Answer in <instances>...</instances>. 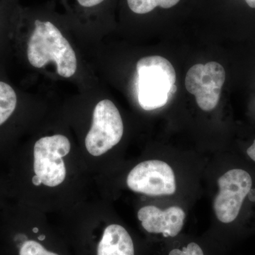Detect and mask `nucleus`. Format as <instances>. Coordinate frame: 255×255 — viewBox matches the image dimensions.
<instances>
[{"mask_svg": "<svg viewBox=\"0 0 255 255\" xmlns=\"http://www.w3.org/2000/svg\"><path fill=\"white\" fill-rule=\"evenodd\" d=\"M28 63L36 68L54 63L57 73L65 78L73 77L78 68L76 54L68 40L50 21L36 20L26 43Z\"/></svg>", "mask_w": 255, "mask_h": 255, "instance_id": "obj_1", "label": "nucleus"}, {"mask_svg": "<svg viewBox=\"0 0 255 255\" xmlns=\"http://www.w3.org/2000/svg\"><path fill=\"white\" fill-rule=\"evenodd\" d=\"M136 70L140 107L152 111L167 105L177 91L176 72L172 63L158 55L145 57L137 62Z\"/></svg>", "mask_w": 255, "mask_h": 255, "instance_id": "obj_2", "label": "nucleus"}, {"mask_svg": "<svg viewBox=\"0 0 255 255\" xmlns=\"http://www.w3.org/2000/svg\"><path fill=\"white\" fill-rule=\"evenodd\" d=\"M218 185L215 214L220 222L231 224L239 218L247 199L255 198L253 177L246 169H231L219 178Z\"/></svg>", "mask_w": 255, "mask_h": 255, "instance_id": "obj_3", "label": "nucleus"}, {"mask_svg": "<svg viewBox=\"0 0 255 255\" xmlns=\"http://www.w3.org/2000/svg\"><path fill=\"white\" fill-rule=\"evenodd\" d=\"M124 130L117 107L111 100L101 101L94 110L92 127L85 138L89 153L93 156L106 153L121 141Z\"/></svg>", "mask_w": 255, "mask_h": 255, "instance_id": "obj_4", "label": "nucleus"}, {"mask_svg": "<svg viewBox=\"0 0 255 255\" xmlns=\"http://www.w3.org/2000/svg\"><path fill=\"white\" fill-rule=\"evenodd\" d=\"M70 140L63 135L41 137L33 148V169L42 184L54 187L63 183L66 168L63 157L70 150Z\"/></svg>", "mask_w": 255, "mask_h": 255, "instance_id": "obj_5", "label": "nucleus"}, {"mask_svg": "<svg viewBox=\"0 0 255 255\" xmlns=\"http://www.w3.org/2000/svg\"><path fill=\"white\" fill-rule=\"evenodd\" d=\"M226 74L222 65L216 62L196 64L187 72L185 79L186 89L195 96L199 108L205 112L217 107Z\"/></svg>", "mask_w": 255, "mask_h": 255, "instance_id": "obj_6", "label": "nucleus"}, {"mask_svg": "<svg viewBox=\"0 0 255 255\" xmlns=\"http://www.w3.org/2000/svg\"><path fill=\"white\" fill-rule=\"evenodd\" d=\"M127 182L130 190L147 196H170L177 190L173 169L157 159L137 164L128 175Z\"/></svg>", "mask_w": 255, "mask_h": 255, "instance_id": "obj_7", "label": "nucleus"}, {"mask_svg": "<svg viewBox=\"0 0 255 255\" xmlns=\"http://www.w3.org/2000/svg\"><path fill=\"white\" fill-rule=\"evenodd\" d=\"M185 218L184 210L177 206L164 211L155 206H146L137 213V219L147 233L161 234L164 238L176 237L182 231Z\"/></svg>", "mask_w": 255, "mask_h": 255, "instance_id": "obj_8", "label": "nucleus"}, {"mask_svg": "<svg viewBox=\"0 0 255 255\" xmlns=\"http://www.w3.org/2000/svg\"><path fill=\"white\" fill-rule=\"evenodd\" d=\"M97 255H135L133 243L127 230L117 224L106 228Z\"/></svg>", "mask_w": 255, "mask_h": 255, "instance_id": "obj_9", "label": "nucleus"}, {"mask_svg": "<svg viewBox=\"0 0 255 255\" xmlns=\"http://www.w3.org/2000/svg\"><path fill=\"white\" fill-rule=\"evenodd\" d=\"M18 102L16 90L7 82L0 80V127L14 114Z\"/></svg>", "mask_w": 255, "mask_h": 255, "instance_id": "obj_10", "label": "nucleus"}, {"mask_svg": "<svg viewBox=\"0 0 255 255\" xmlns=\"http://www.w3.org/2000/svg\"><path fill=\"white\" fill-rule=\"evenodd\" d=\"M180 0H127L129 8L135 14H144L150 12L157 6L169 9L175 6Z\"/></svg>", "mask_w": 255, "mask_h": 255, "instance_id": "obj_11", "label": "nucleus"}, {"mask_svg": "<svg viewBox=\"0 0 255 255\" xmlns=\"http://www.w3.org/2000/svg\"><path fill=\"white\" fill-rule=\"evenodd\" d=\"M19 255H58L45 249L36 241H27L23 243L19 251Z\"/></svg>", "mask_w": 255, "mask_h": 255, "instance_id": "obj_12", "label": "nucleus"}, {"mask_svg": "<svg viewBox=\"0 0 255 255\" xmlns=\"http://www.w3.org/2000/svg\"><path fill=\"white\" fill-rule=\"evenodd\" d=\"M169 255H204V251L196 243H190L182 249L175 248L169 252Z\"/></svg>", "mask_w": 255, "mask_h": 255, "instance_id": "obj_13", "label": "nucleus"}, {"mask_svg": "<svg viewBox=\"0 0 255 255\" xmlns=\"http://www.w3.org/2000/svg\"><path fill=\"white\" fill-rule=\"evenodd\" d=\"M79 4L84 7H92L103 2L105 0H77Z\"/></svg>", "mask_w": 255, "mask_h": 255, "instance_id": "obj_14", "label": "nucleus"}, {"mask_svg": "<svg viewBox=\"0 0 255 255\" xmlns=\"http://www.w3.org/2000/svg\"><path fill=\"white\" fill-rule=\"evenodd\" d=\"M247 155L255 162V139L251 145L248 147L246 151Z\"/></svg>", "mask_w": 255, "mask_h": 255, "instance_id": "obj_15", "label": "nucleus"}, {"mask_svg": "<svg viewBox=\"0 0 255 255\" xmlns=\"http://www.w3.org/2000/svg\"><path fill=\"white\" fill-rule=\"evenodd\" d=\"M32 182H33V184H34L35 186H39L42 184L41 179L37 175H35L34 177H33Z\"/></svg>", "mask_w": 255, "mask_h": 255, "instance_id": "obj_16", "label": "nucleus"}, {"mask_svg": "<svg viewBox=\"0 0 255 255\" xmlns=\"http://www.w3.org/2000/svg\"><path fill=\"white\" fill-rule=\"evenodd\" d=\"M246 1L250 7L255 9V0H246Z\"/></svg>", "mask_w": 255, "mask_h": 255, "instance_id": "obj_17", "label": "nucleus"}, {"mask_svg": "<svg viewBox=\"0 0 255 255\" xmlns=\"http://www.w3.org/2000/svg\"><path fill=\"white\" fill-rule=\"evenodd\" d=\"M38 239L40 240V241H43V240L45 239V236H40L39 238Z\"/></svg>", "mask_w": 255, "mask_h": 255, "instance_id": "obj_18", "label": "nucleus"}, {"mask_svg": "<svg viewBox=\"0 0 255 255\" xmlns=\"http://www.w3.org/2000/svg\"><path fill=\"white\" fill-rule=\"evenodd\" d=\"M38 229L37 228H33V232L38 233Z\"/></svg>", "mask_w": 255, "mask_h": 255, "instance_id": "obj_19", "label": "nucleus"}]
</instances>
